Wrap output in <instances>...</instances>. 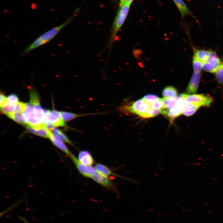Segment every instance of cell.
I'll return each mask as SVG.
<instances>
[{
	"label": "cell",
	"instance_id": "14",
	"mask_svg": "<svg viewBox=\"0 0 223 223\" xmlns=\"http://www.w3.org/2000/svg\"><path fill=\"white\" fill-rule=\"evenodd\" d=\"M25 126L27 130L29 132L42 137L48 138L50 130L45 127L35 128L28 125Z\"/></svg>",
	"mask_w": 223,
	"mask_h": 223
},
{
	"label": "cell",
	"instance_id": "32",
	"mask_svg": "<svg viewBox=\"0 0 223 223\" xmlns=\"http://www.w3.org/2000/svg\"><path fill=\"white\" fill-rule=\"evenodd\" d=\"M0 107H1L7 103L8 100L7 98L2 94H0Z\"/></svg>",
	"mask_w": 223,
	"mask_h": 223
},
{
	"label": "cell",
	"instance_id": "34",
	"mask_svg": "<svg viewBox=\"0 0 223 223\" xmlns=\"http://www.w3.org/2000/svg\"><path fill=\"white\" fill-rule=\"evenodd\" d=\"M18 217L22 221H23L25 223H29L26 220L22 217L19 216Z\"/></svg>",
	"mask_w": 223,
	"mask_h": 223
},
{
	"label": "cell",
	"instance_id": "26",
	"mask_svg": "<svg viewBox=\"0 0 223 223\" xmlns=\"http://www.w3.org/2000/svg\"><path fill=\"white\" fill-rule=\"evenodd\" d=\"M16 103L7 102L2 107H0L1 112L5 114L13 112Z\"/></svg>",
	"mask_w": 223,
	"mask_h": 223
},
{
	"label": "cell",
	"instance_id": "6",
	"mask_svg": "<svg viewBox=\"0 0 223 223\" xmlns=\"http://www.w3.org/2000/svg\"><path fill=\"white\" fill-rule=\"evenodd\" d=\"M42 111L44 116L46 119V123L49 122L54 127L65 126L66 125L59 112L54 110H50L42 109Z\"/></svg>",
	"mask_w": 223,
	"mask_h": 223
},
{
	"label": "cell",
	"instance_id": "2",
	"mask_svg": "<svg viewBox=\"0 0 223 223\" xmlns=\"http://www.w3.org/2000/svg\"><path fill=\"white\" fill-rule=\"evenodd\" d=\"M130 5L125 3L122 6L119 7L111 29V34L108 42V46L111 47L116 40L117 34L124 23L129 11Z\"/></svg>",
	"mask_w": 223,
	"mask_h": 223
},
{
	"label": "cell",
	"instance_id": "36",
	"mask_svg": "<svg viewBox=\"0 0 223 223\" xmlns=\"http://www.w3.org/2000/svg\"></svg>",
	"mask_w": 223,
	"mask_h": 223
},
{
	"label": "cell",
	"instance_id": "31",
	"mask_svg": "<svg viewBox=\"0 0 223 223\" xmlns=\"http://www.w3.org/2000/svg\"><path fill=\"white\" fill-rule=\"evenodd\" d=\"M8 102L11 103H16L18 101V98L15 94H12L9 95L7 97Z\"/></svg>",
	"mask_w": 223,
	"mask_h": 223
},
{
	"label": "cell",
	"instance_id": "27",
	"mask_svg": "<svg viewBox=\"0 0 223 223\" xmlns=\"http://www.w3.org/2000/svg\"><path fill=\"white\" fill-rule=\"evenodd\" d=\"M151 108L155 110H161L165 109L164 105L162 98L154 101L151 103Z\"/></svg>",
	"mask_w": 223,
	"mask_h": 223
},
{
	"label": "cell",
	"instance_id": "24",
	"mask_svg": "<svg viewBox=\"0 0 223 223\" xmlns=\"http://www.w3.org/2000/svg\"><path fill=\"white\" fill-rule=\"evenodd\" d=\"M52 130L55 134L63 141L74 146L72 142L61 130L54 127L53 128Z\"/></svg>",
	"mask_w": 223,
	"mask_h": 223
},
{
	"label": "cell",
	"instance_id": "29",
	"mask_svg": "<svg viewBox=\"0 0 223 223\" xmlns=\"http://www.w3.org/2000/svg\"><path fill=\"white\" fill-rule=\"evenodd\" d=\"M160 98L157 96L153 94L146 95L142 98L143 99L150 103H151L153 101L157 100Z\"/></svg>",
	"mask_w": 223,
	"mask_h": 223
},
{
	"label": "cell",
	"instance_id": "13",
	"mask_svg": "<svg viewBox=\"0 0 223 223\" xmlns=\"http://www.w3.org/2000/svg\"><path fill=\"white\" fill-rule=\"evenodd\" d=\"M78 160L81 163L87 166H91L94 163L91 154L87 151H81L79 154Z\"/></svg>",
	"mask_w": 223,
	"mask_h": 223
},
{
	"label": "cell",
	"instance_id": "11",
	"mask_svg": "<svg viewBox=\"0 0 223 223\" xmlns=\"http://www.w3.org/2000/svg\"><path fill=\"white\" fill-rule=\"evenodd\" d=\"M48 138L56 147L70 157L72 153L63 141L54 134L50 130L49 131Z\"/></svg>",
	"mask_w": 223,
	"mask_h": 223
},
{
	"label": "cell",
	"instance_id": "28",
	"mask_svg": "<svg viewBox=\"0 0 223 223\" xmlns=\"http://www.w3.org/2000/svg\"><path fill=\"white\" fill-rule=\"evenodd\" d=\"M161 110H155L152 108L148 110L141 117L144 118H148L155 116L161 113Z\"/></svg>",
	"mask_w": 223,
	"mask_h": 223
},
{
	"label": "cell",
	"instance_id": "35",
	"mask_svg": "<svg viewBox=\"0 0 223 223\" xmlns=\"http://www.w3.org/2000/svg\"><path fill=\"white\" fill-rule=\"evenodd\" d=\"M133 0H126L125 3H127L129 5H131Z\"/></svg>",
	"mask_w": 223,
	"mask_h": 223
},
{
	"label": "cell",
	"instance_id": "10",
	"mask_svg": "<svg viewBox=\"0 0 223 223\" xmlns=\"http://www.w3.org/2000/svg\"><path fill=\"white\" fill-rule=\"evenodd\" d=\"M201 77L200 72H193L186 89L187 94H195L197 92Z\"/></svg>",
	"mask_w": 223,
	"mask_h": 223
},
{
	"label": "cell",
	"instance_id": "7",
	"mask_svg": "<svg viewBox=\"0 0 223 223\" xmlns=\"http://www.w3.org/2000/svg\"><path fill=\"white\" fill-rule=\"evenodd\" d=\"M221 63L216 52L211 51L207 60L203 63L202 69L206 72L214 73Z\"/></svg>",
	"mask_w": 223,
	"mask_h": 223
},
{
	"label": "cell",
	"instance_id": "16",
	"mask_svg": "<svg viewBox=\"0 0 223 223\" xmlns=\"http://www.w3.org/2000/svg\"><path fill=\"white\" fill-rule=\"evenodd\" d=\"M173 0L179 10L182 19L187 15H190L194 16L182 0Z\"/></svg>",
	"mask_w": 223,
	"mask_h": 223
},
{
	"label": "cell",
	"instance_id": "8",
	"mask_svg": "<svg viewBox=\"0 0 223 223\" xmlns=\"http://www.w3.org/2000/svg\"><path fill=\"white\" fill-rule=\"evenodd\" d=\"M184 101L186 103L194 102L198 103L201 106H208L213 101L212 98L203 94L191 95L186 94Z\"/></svg>",
	"mask_w": 223,
	"mask_h": 223
},
{
	"label": "cell",
	"instance_id": "21",
	"mask_svg": "<svg viewBox=\"0 0 223 223\" xmlns=\"http://www.w3.org/2000/svg\"><path fill=\"white\" fill-rule=\"evenodd\" d=\"M95 168L97 171L105 176L108 177L113 174L107 167L103 164L99 163L95 165Z\"/></svg>",
	"mask_w": 223,
	"mask_h": 223
},
{
	"label": "cell",
	"instance_id": "15",
	"mask_svg": "<svg viewBox=\"0 0 223 223\" xmlns=\"http://www.w3.org/2000/svg\"><path fill=\"white\" fill-rule=\"evenodd\" d=\"M201 107V105L197 103H186L184 106L182 114L187 116H191L194 114Z\"/></svg>",
	"mask_w": 223,
	"mask_h": 223
},
{
	"label": "cell",
	"instance_id": "5",
	"mask_svg": "<svg viewBox=\"0 0 223 223\" xmlns=\"http://www.w3.org/2000/svg\"><path fill=\"white\" fill-rule=\"evenodd\" d=\"M30 102L33 106L36 117L39 122L45 126L46 122L40 103L38 95L34 90H32L30 92Z\"/></svg>",
	"mask_w": 223,
	"mask_h": 223
},
{
	"label": "cell",
	"instance_id": "19",
	"mask_svg": "<svg viewBox=\"0 0 223 223\" xmlns=\"http://www.w3.org/2000/svg\"><path fill=\"white\" fill-rule=\"evenodd\" d=\"M64 122L68 121L69 120L80 116L90 115L87 114H77L72 113L63 112H59Z\"/></svg>",
	"mask_w": 223,
	"mask_h": 223
},
{
	"label": "cell",
	"instance_id": "18",
	"mask_svg": "<svg viewBox=\"0 0 223 223\" xmlns=\"http://www.w3.org/2000/svg\"><path fill=\"white\" fill-rule=\"evenodd\" d=\"M162 94L164 98H174L177 97L178 92L175 87L168 86L164 89Z\"/></svg>",
	"mask_w": 223,
	"mask_h": 223
},
{
	"label": "cell",
	"instance_id": "33",
	"mask_svg": "<svg viewBox=\"0 0 223 223\" xmlns=\"http://www.w3.org/2000/svg\"><path fill=\"white\" fill-rule=\"evenodd\" d=\"M126 0H120L119 4V7L122 6L125 2Z\"/></svg>",
	"mask_w": 223,
	"mask_h": 223
},
{
	"label": "cell",
	"instance_id": "25",
	"mask_svg": "<svg viewBox=\"0 0 223 223\" xmlns=\"http://www.w3.org/2000/svg\"><path fill=\"white\" fill-rule=\"evenodd\" d=\"M214 74L218 83L223 85V62L221 63Z\"/></svg>",
	"mask_w": 223,
	"mask_h": 223
},
{
	"label": "cell",
	"instance_id": "22",
	"mask_svg": "<svg viewBox=\"0 0 223 223\" xmlns=\"http://www.w3.org/2000/svg\"><path fill=\"white\" fill-rule=\"evenodd\" d=\"M211 51V50H197L194 52L197 58L203 63L208 59Z\"/></svg>",
	"mask_w": 223,
	"mask_h": 223
},
{
	"label": "cell",
	"instance_id": "1",
	"mask_svg": "<svg viewBox=\"0 0 223 223\" xmlns=\"http://www.w3.org/2000/svg\"><path fill=\"white\" fill-rule=\"evenodd\" d=\"M73 18V16H71L61 24L52 28L41 34L24 48L21 55L22 56L25 55L32 50L50 41L63 28L72 22Z\"/></svg>",
	"mask_w": 223,
	"mask_h": 223
},
{
	"label": "cell",
	"instance_id": "20",
	"mask_svg": "<svg viewBox=\"0 0 223 223\" xmlns=\"http://www.w3.org/2000/svg\"><path fill=\"white\" fill-rule=\"evenodd\" d=\"M182 96V94L174 98H162L164 105L165 109H170L172 107Z\"/></svg>",
	"mask_w": 223,
	"mask_h": 223
},
{
	"label": "cell",
	"instance_id": "3",
	"mask_svg": "<svg viewBox=\"0 0 223 223\" xmlns=\"http://www.w3.org/2000/svg\"><path fill=\"white\" fill-rule=\"evenodd\" d=\"M186 94H182V96L176 102L175 105L170 109H164L161 113L168 117L171 123L177 117L182 114L184 106L186 103L184 98Z\"/></svg>",
	"mask_w": 223,
	"mask_h": 223
},
{
	"label": "cell",
	"instance_id": "17",
	"mask_svg": "<svg viewBox=\"0 0 223 223\" xmlns=\"http://www.w3.org/2000/svg\"><path fill=\"white\" fill-rule=\"evenodd\" d=\"M6 115L18 123L22 125H27L26 121L22 113L13 112L6 114Z\"/></svg>",
	"mask_w": 223,
	"mask_h": 223
},
{
	"label": "cell",
	"instance_id": "9",
	"mask_svg": "<svg viewBox=\"0 0 223 223\" xmlns=\"http://www.w3.org/2000/svg\"><path fill=\"white\" fill-rule=\"evenodd\" d=\"M79 172L84 176L91 178L96 171L95 167L87 166L79 162L78 159L72 154L69 157Z\"/></svg>",
	"mask_w": 223,
	"mask_h": 223
},
{
	"label": "cell",
	"instance_id": "30",
	"mask_svg": "<svg viewBox=\"0 0 223 223\" xmlns=\"http://www.w3.org/2000/svg\"><path fill=\"white\" fill-rule=\"evenodd\" d=\"M25 107V103L18 102L16 104L14 112L22 113Z\"/></svg>",
	"mask_w": 223,
	"mask_h": 223
},
{
	"label": "cell",
	"instance_id": "4",
	"mask_svg": "<svg viewBox=\"0 0 223 223\" xmlns=\"http://www.w3.org/2000/svg\"><path fill=\"white\" fill-rule=\"evenodd\" d=\"M25 104V108L22 113L26 121L27 125L35 128L45 127L42 125L37 120L33 105L29 103H26Z\"/></svg>",
	"mask_w": 223,
	"mask_h": 223
},
{
	"label": "cell",
	"instance_id": "23",
	"mask_svg": "<svg viewBox=\"0 0 223 223\" xmlns=\"http://www.w3.org/2000/svg\"><path fill=\"white\" fill-rule=\"evenodd\" d=\"M192 64L194 72H200L203 68V63L197 58L194 52L192 59Z\"/></svg>",
	"mask_w": 223,
	"mask_h": 223
},
{
	"label": "cell",
	"instance_id": "12",
	"mask_svg": "<svg viewBox=\"0 0 223 223\" xmlns=\"http://www.w3.org/2000/svg\"><path fill=\"white\" fill-rule=\"evenodd\" d=\"M91 178L96 182L109 189H114V185L108 177L105 176L96 171Z\"/></svg>",
	"mask_w": 223,
	"mask_h": 223
}]
</instances>
